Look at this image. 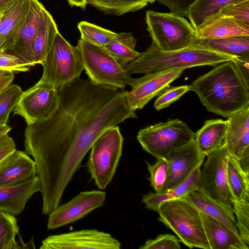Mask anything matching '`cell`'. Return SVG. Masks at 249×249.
<instances>
[{"mask_svg": "<svg viewBox=\"0 0 249 249\" xmlns=\"http://www.w3.org/2000/svg\"><path fill=\"white\" fill-rule=\"evenodd\" d=\"M57 92L53 113L27 124L24 132L25 151L36 164L44 214L60 204L67 186L98 137L127 119L137 118L124 89L79 78Z\"/></svg>", "mask_w": 249, "mask_h": 249, "instance_id": "cell-1", "label": "cell"}, {"mask_svg": "<svg viewBox=\"0 0 249 249\" xmlns=\"http://www.w3.org/2000/svg\"><path fill=\"white\" fill-rule=\"evenodd\" d=\"M207 111L228 118L249 106V88L232 60L221 63L189 85Z\"/></svg>", "mask_w": 249, "mask_h": 249, "instance_id": "cell-2", "label": "cell"}, {"mask_svg": "<svg viewBox=\"0 0 249 249\" xmlns=\"http://www.w3.org/2000/svg\"><path fill=\"white\" fill-rule=\"evenodd\" d=\"M235 58L192 46L176 51H164L152 43L144 52L140 53L135 60L122 66L130 74H146L199 66H215Z\"/></svg>", "mask_w": 249, "mask_h": 249, "instance_id": "cell-3", "label": "cell"}, {"mask_svg": "<svg viewBox=\"0 0 249 249\" xmlns=\"http://www.w3.org/2000/svg\"><path fill=\"white\" fill-rule=\"evenodd\" d=\"M158 220L190 248L210 249L199 210L185 197L162 203Z\"/></svg>", "mask_w": 249, "mask_h": 249, "instance_id": "cell-4", "label": "cell"}, {"mask_svg": "<svg viewBox=\"0 0 249 249\" xmlns=\"http://www.w3.org/2000/svg\"><path fill=\"white\" fill-rule=\"evenodd\" d=\"M41 65L43 74L37 83L56 89L79 78L84 70L78 46L71 45L59 32Z\"/></svg>", "mask_w": 249, "mask_h": 249, "instance_id": "cell-5", "label": "cell"}, {"mask_svg": "<svg viewBox=\"0 0 249 249\" xmlns=\"http://www.w3.org/2000/svg\"><path fill=\"white\" fill-rule=\"evenodd\" d=\"M124 138L117 125L95 140L90 148L87 167L95 184L104 190L112 181L122 154Z\"/></svg>", "mask_w": 249, "mask_h": 249, "instance_id": "cell-6", "label": "cell"}, {"mask_svg": "<svg viewBox=\"0 0 249 249\" xmlns=\"http://www.w3.org/2000/svg\"><path fill=\"white\" fill-rule=\"evenodd\" d=\"M145 22L152 43L162 51L188 47L196 36L195 30L186 18L172 13L146 11Z\"/></svg>", "mask_w": 249, "mask_h": 249, "instance_id": "cell-7", "label": "cell"}, {"mask_svg": "<svg viewBox=\"0 0 249 249\" xmlns=\"http://www.w3.org/2000/svg\"><path fill=\"white\" fill-rule=\"evenodd\" d=\"M84 70L93 83L124 89L132 79L130 74L104 47L78 40Z\"/></svg>", "mask_w": 249, "mask_h": 249, "instance_id": "cell-8", "label": "cell"}, {"mask_svg": "<svg viewBox=\"0 0 249 249\" xmlns=\"http://www.w3.org/2000/svg\"><path fill=\"white\" fill-rule=\"evenodd\" d=\"M195 138V133L182 121L176 119L140 129L137 139L142 149L156 159H166L173 150Z\"/></svg>", "mask_w": 249, "mask_h": 249, "instance_id": "cell-9", "label": "cell"}, {"mask_svg": "<svg viewBox=\"0 0 249 249\" xmlns=\"http://www.w3.org/2000/svg\"><path fill=\"white\" fill-rule=\"evenodd\" d=\"M206 156L200 172V188L212 198L232 207L227 177L229 155L225 144Z\"/></svg>", "mask_w": 249, "mask_h": 249, "instance_id": "cell-10", "label": "cell"}, {"mask_svg": "<svg viewBox=\"0 0 249 249\" xmlns=\"http://www.w3.org/2000/svg\"><path fill=\"white\" fill-rule=\"evenodd\" d=\"M121 244L111 234L95 229H85L48 236L40 249H119Z\"/></svg>", "mask_w": 249, "mask_h": 249, "instance_id": "cell-11", "label": "cell"}, {"mask_svg": "<svg viewBox=\"0 0 249 249\" xmlns=\"http://www.w3.org/2000/svg\"><path fill=\"white\" fill-rule=\"evenodd\" d=\"M58 105L57 89L36 83L23 92L13 109L15 114L24 118L27 124L47 119Z\"/></svg>", "mask_w": 249, "mask_h": 249, "instance_id": "cell-12", "label": "cell"}, {"mask_svg": "<svg viewBox=\"0 0 249 249\" xmlns=\"http://www.w3.org/2000/svg\"><path fill=\"white\" fill-rule=\"evenodd\" d=\"M185 69L148 73L140 78L132 79L128 83L131 89L125 91L130 108L134 111L142 109L153 98L159 95L170 84L178 78Z\"/></svg>", "mask_w": 249, "mask_h": 249, "instance_id": "cell-13", "label": "cell"}, {"mask_svg": "<svg viewBox=\"0 0 249 249\" xmlns=\"http://www.w3.org/2000/svg\"><path fill=\"white\" fill-rule=\"evenodd\" d=\"M106 193L99 190L81 192L70 201L59 205L49 214L47 227L54 230L73 223L102 207Z\"/></svg>", "mask_w": 249, "mask_h": 249, "instance_id": "cell-14", "label": "cell"}, {"mask_svg": "<svg viewBox=\"0 0 249 249\" xmlns=\"http://www.w3.org/2000/svg\"><path fill=\"white\" fill-rule=\"evenodd\" d=\"M205 157L199 151L195 140L172 151L166 159L168 161V174L161 192L185 181L195 169L201 166Z\"/></svg>", "mask_w": 249, "mask_h": 249, "instance_id": "cell-15", "label": "cell"}, {"mask_svg": "<svg viewBox=\"0 0 249 249\" xmlns=\"http://www.w3.org/2000/svg\"><path fill=\"white\" fill-rule=\"evenodd\" d=\"M31 0H18L2 11L0 21V51L9 52L18 41L27 17Z\"/></svg>", "mask_w": 249, "mask_h": 249, "instance_id": "cell-16", "label": "cell"}, {"mask_svg": "<svg viewBox=\"0 0 249 249\" xmlns=\"http://www.w3.org/2000/svg\"><path fill=\"white\" fill-rule=\"evenodd\" d=\"M224 142L230 156L238 160L249 152V106L228 118Z\"/></svg>", "mask_w": 249, "mask_h": 249, "instance_id": "cell-17", "label": "cell"}, {"mask_svg": "<svg viewBox=\"0 0 249 249\" xmlns=\"http://www.w3.org/2000/svg\"><path fill=\"white\" fill-rule=\"evenodd\" d=\"M36 176L34 160L16 149L0 165V188L22 183Z\"/></svg>", "mask_w": 249, "mask_h": 249, "instance_id": "cell-18", "label": "cell"}, {"mask_svg": "<svg viewBox=\"0 0 249 249\" xmlns=\"http://www.w3.org/2000/svg\"><path fill=\"white\" fill-rule=\"evenodd\" d=\"M40 191V182L37 175L22 183L0 188V212L15 216L20 214L29 199Z\"/></svg>", "mask_w": 249, "mask_h": 249, "instance_id": "cell-19", "label": "cell"}, {"mask_svg": "<svg viewBox=\"0 0 249 249\" xmlns=\"http://www.w3.org/2000/svg\"><path fill=\"white\" fill-rule=\"evenodd\" d=\"M200 215L210 249H249V245L238 232L213 217Z\"/></svg>", "mask_w": 249, "mask_h": 249, "instance_id": "cell-20", "label": "cell"}, {"mask_svg": "<svg viewBox=\"0 0 249 249\" xmlns=\"http://www.w3.org/2000/svg\"><path fill=\"white\" fill-rule=\"evenodd\" d=\"M44 6L37 0H31L26 19L19 37L13 48L6 52L35 65L33 57V46L41 10Z\"/></svg>", "mask_w": 249, "mask_h": 249, "instance_id": "cell-21", "label": "cell"}, {"mask_svg": "<svg viewBox=\"0 0 249 249\" xmlns=\"http://www.w3.org/2000/svg\"><path fill=\"white\" fill-rule=\"evenodd\" d=\"M200 212L207 214L238 232L232 207H229L212 198L202 189L194 190L186 196Z\"/></svg>", "mask_w": 249, "mask_h": 249, "instance_id": "cell-22", "label": "cell"}, {"mask_svg": "<svg viewBox=\"0 0 249 249\" xmlns=\"http://www.w3.org/2000/svg\"><path fill=\"white\" fill-rule=\"evenodd\" d=\"M196 34L201 38L249 36V25L231 17L214 15L198 27Z\"/></svg>", "mask_w": 249, "mask_h": 249, "instance_id": "cell-23", "label": "cell"}, {"mask_svg": "<svg viewBox=\"0 0 249 249\" xmlns=\"http://www.w3.org/2000/svg\"><path fill=\"white\" fill-rule=\"evenodd\" d=\"M190 46L203 48L235 57L249 56V36L218 38L196 37Z\"/></svg>", "mask_w": 249, "mask_h": 249, "instance_id": "cell-24", "label": "cell"}, {"mask_svg": "<svg viewBox=\"0 0 249 249\" xmlns=\"http://www.w3.org/2000/svg\"><path fill=\"white\" fill-rule=\"evenodd\" d=\"M200 167L196 168L185 181L177 187L160 193L149 192L143 195L142 202L147 209L158 212L160 205L163 202L185 197L190 192L200 188Z\"/></svg>", "mask_w": 249, "mask_h": 249, "instance_id": "cell-25", "label": "cell"}, {"mask_svg": "<svg viewBox=\"0 0 249 249\" xmlns=\"http://www.w3.org/2000/svg\"><path fill=\"white\" fill-rule=\"evenodd\" d=\"M228 126L227 120L211 119L206 121L195 133V140L201 154L206 156L224 144Z\"/></svg>", "mask_w": 249, "mask_h": 249, "instance_id": "cell-26", "label": "cell"}, {"mask_svg": "<svg viewBox=\"0 0 249 249\" xmlns=\"http://www.w3.org/2000/svg\"><path fill=\"white\" fill-rule=\"evenodd\" d=\"M57 32L54 19L43 7L33 46V57L35 65L43 63Z\"/></svg>", "mask_w": 249, "mask_h": 249, "instance_id": "cell-27", "label": "cell"}, {"mask_svg": "<svg viewBox=\"0 0 249 249\" xmlns=\"http://www.w3.org/2000/svg\"><path fill=\"white\" fill-rule=\"evenodd\" d=\"M227 177L231 200L249 201V175L242 170L236 159L230 156Z\"/></svg>", "mask_w": 249, "mask_h": 249, "instance_id": "cell-28", "label": "cell"}, {"mask_svg": "<svg viewBox=\"0 0 249 249\" xmlns=\"http://www.w3.org/2000/svg\"><path fill=\"white\" fill-rule=\"evenodd\" d=\"M137 39L131 33H118L116 38L104 47L122 65L135 60L140 53L135 50Z\"/></svg>", "mask_w": 249, "mask_h": 249, "instance_id": "cell-29", "label": "cell"}, {"mask_svg": "<svg viewBox=\"0 0 249 249\" xmlns=\"http://www.w3.org/2000/svg\"><path fill=\"white\" fill-rule=\"evenodd\" d=\"M237 0H197L188 13L190 23L196 31L222 8Z\"/></svg>", "mask_w": 249, "mask_h": 249, "instance_id": "cell-30", "label": "cell"}, {"mask_svg": "<svg viewBox=\"0 0 249 249\" xmlns=\"http://www.w3.org/2000/svg\"><path fill=\"white\" fill-rule=\"evenodd\" d=\"M87 4L107 14L121 16L136 12L148 4V0H86Z\"/></svg>", "mask_w": 249, "mask_h": 249, "instance_id": "cell-31", "label": "cell"}, {"mask_svg": "<svg viewBox=\"0 0 249 249\" xmlns=\"http://www.w3.org/2000/svg\"><path fill=\"white\" fill-rule=\"evenodd\" d=\"M81 38L94 45L105 47L114 40L118 33L87 21H81L77 26Z\"/></svg>", "mask_w": 249, "mask_h": 249, "instance_id": "cell-32", "label": "cell"}, {"mask_svg": "<svg viewBox=\"0 0 249 249\" xmlns=\"http://www.w3.org/2000/svg\"><path fill=\"white\" fill-rule=\"evenodd\" d=\"M19 233L15 216L0 212V249H18L21 247L16 241Z\"/></svg>", "mask_w": 249, "mask_h": 249, "instance_id": "cell-33", "label": "cell"}, {"mask_svg": "<svg viewBox=\"0 0 249 249\" xmlns=\"http://www.w3.org/2000/svg\"><path fill=\"white\" fill-rule=\"evenodd\" d=\"M23 91L17 85H11L0 93V126L6 124L10 112L18 104Z\"/></svg>", "mask_w": 249, "mask_h": 249, "instance_id": "cell-34", "label": "cell"}, {"mask_svg": "<svg viewBox=\"0 0 249 249\" xmlns=\"http://www.w3.org/2000/svg\"><path fill=\"white\" fill-rule=\"evenodd\" d=\"M231 202L238 233L249 245V201L231 200Z\"/></svg>", "mask_w": 249, "mask_h": 249, "instance_id": "cell-35", "label": "cell"}, {"mask_svg": "<svg viewBox=\"0 0 249 249\" xmlns=\"http://www.w3.org/2000/svg\"><path fill=\"white\" fill-rule=\"evenodd\" d=\"M154 164L147 162V168L150 174V185L156 193L162 192L165 184L168 174V161L164 158L157 159Z\"/></svg>", "mask_w": 249, "mask_h": 249, "instance_id": "cell-36", "label": "cell"}, {"mask_svg": "<svg viewBox=\"0 0 249 249\" xmlns=\"http://www.w3.org/2000/svg\"><path fill=\"white\" fill-rule=\"evenodd\" d=\"M34 65L18 57L5 51H0V71L15 73L26 72Z\"/></svg>", "mask_w": 249, "mask_h": 249, "instance_id": "cell-37", "label": "cell"}, {"mask_svg": "<svg viewBox=\"0 0 249 249\" xmlns=\"http://www.w3.org/2000/svg\"><path fill=\"white\" fill-rule=\"evenodd\" d=\"M215 15L231 17L249 25V0H238L230 3Z\"/></svg>", "mask_w": 249, "mask_h": 249, "instance_id": "cell-38", "label": "cell"}, {"mask_svg": "<svg viewBox=\"0 0 249 249\" xmlns=\"http://www.w3.org/2000/svg\"><path fill=\"white\" fill-rule=\"evenodd\" d=\"M189 90L190 88L188 85L172 86L167 88L159 95L155 100L154 107L157 110L166 108L174 102L178 100Z\"/></svg>", "mask_w": 249, "mask_h": 249, "instance_id": "cell-39", "label": "cell"}, {"mask_svg": "<svg viewBox=\"0 0 249 249\" xmlns=\"http://www.w3.org/2000/svg\"><path fill=\"white\" fill-rule=\"evenodd\" d=\"M180 240L171 234H160L155 239L147 240L140 249H179Z\"/></svg>", "mask_w": 249, "mask_h": 249, "instance_id": "cell-40", "label": "cell"}, {"mask_svg": "<svg viewBox=\"0 0 249 249\" xmlns=\"http://www.w3.org/2000/svg\"><path fill=\"white\" fill-rule=\"evenodd\" d=\"M167 6L171 13L181 17H187L189 10L197 0H156Z\"/></svg>", "mask_w": 249, "mask_h": 249, "instance_id": "cell-41", "label": "cell"}, {"mask_svg": "<svg viewBox=\"0 0 249 249\" xmlns=\"http://www.w3.org/2000/svg\"><path fill=\"white\" fill-rule=\"evenodd\" d=\"M16 150L13 139L5 134L0 138V165Z\"/></svg>", "mask_w": 249, "mask_h": 249, "instance_id": "cell-42", "label": "cell"}, {"mask_svg": "<svg viewBox=\"0 0 249 249\" xmlns=\"http://www.w3.org/2000/svg\"><path fill=\"white\" fill-rule=\"evenodd\" d=\"M232 62L245 84L249 88V56L236 57Z\"/></svg>", "mask_w": 249, "mask_h": 249, "instance_id": "cell-43", "label": "cell"}, {"mask_svg": "<svg viewBox=\"0 0 249 249\" xmlns=\"http://www.w3.org/2000/svg\"><path fill=\"white\" fill-rule=\"evenodd\" d=\"M14 78V73L0 71V93L12 85Z\"/></svg>", "mask_w": 249, "mask_h": 249, "instance_id": "cell-44", "label": "cell"}, {"mask_svg": "<svg viewBox=\"0 0 249 249\" xmlns=\"http://www.w3.org/2000/svg\"><path fill=\"white\" fill-rule=\"evenodd\" d=\"M237 161L242 170L249 175V152L245 154Z\"/></svg>", "mask_w": 249, "mask_h": 249, "instance_id": "cell-45", "label": "cell"}, {"mask_svg": "<svg viewBox=\"0 0 249 249\" xmlns=\"http://www.w3.org/2000/svg\"><path fill=\"white\" fill-rule=\"evenodd\" d=\"M67 1L71 6L79 7L83 9L85 8L87 4L86 0H67Z\"/></svg>", "mask_w": 249, "mask_h": 249, "instance_id": "cell-46", "label": "cell"}, {"mask_svg": "<svg viewBox=\"0 0 249 249\" xmlns=\"http://www.w3.org/2000/svg\"><path fill=\"white\" fill-rule=\"evenodd\" d=\"M18 0H0V12L3 10L7 6Z\"/></svg>", "mask_w": 249, "mask_h": 249, "instance_id": "cell-47", "label": "cell"}, {"mask_svg": "<svg viewBox=\"0 0 249 249\" xmlns=\"http://www.w3.org/2000/svg\"><path fill=\"white\" fill-rule=\"evenodd\" d=\"M11 129V128L6 124L2 126H0V138L2 136L8 134Z\"/></svg>", "mask_w": 249, "mask_h": 249, "instance_id": "cell-48", "label": "cell"}, {"mask_svg": "<svg viewBox=\"0 0 249 249\" xmlns=\"http://www.w3.org/2000/svg\"><path fill=\"white\" fill-rule=\"evenodd\" d=\"M149 2L150 3H153L155 2L156 0H148Z\"/></svg>", "mask_w": 249, "mask_h": 249, "instance_id": "cell-49", "label": "cell"}, {"mask_svg": "<svg viewBox=\"0 0 249 249\" xmlns=\"http://www.w3.org/2000/svg\"><path fill=\"white\" fill-rule=\"evenodd\" d=\"M2 11H1L0 13V19H1V16H2Z\"/></svg>", "mask_w": 249, "mask_h": 249, "instance_id": "cell-50", "label": "cell"}, {"mask_svg": "<svg viewBox=\"0 0 249 249\" xmlns=\"http://www.w3.org/2000/svg\"><path fill=\"white\" fill-rule=\"evenodd\" d=\"M2 11H3V10H2ZM1 11H0V13Z\"/></svg>", "mask_w": 249, "mask_h": 249, "instance_id": "cell-51", "label": "cell"}]
</instances>
